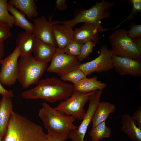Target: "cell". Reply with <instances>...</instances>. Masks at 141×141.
I'll use <instances>...</instances> for the list:
<instances>
[{"label": "cell", "mask_w": 141, "mask_h": 141, "mask_svg": "<svg viewBox=\"0 0 141 141\" xmlns=\"http://www.w3.org/2000/svg\"><path fill=\"white\" fill-rule=\"evenodd\" d=\"M36 84L35 87L23 92L22 96L26 99H41L54 103L67 99L74 90L73 84L55 77L40 79Z\"/></svg>", "instance_id": "1"}, {"label": "cell", "mask_w": 141, "mask_h": 141, "mask_svg": "<svg viewBox=\"0 0 141 141\" xmlns=\"http://www.w3.org/2000/svg\"><path fill=\"white\" fill-rule=\"evenodd\" d=\"M42 127L13 111L4 141H47Z\"/></svg>", "instance_id": "2"}, {"label": "cell", "mask_w": 141, "mask_h": 141, "mask_svg": "<svg viewBox=\"0 0 141 141\" xmlns=\"http://www.w3.org/2000/svg\"><path fill=\"white\" fill-rule=\"evenodd\" d=\"M95 4L89 9H75V16L71 20L63 21L55 20L52 21V23L53 24H65L73 29L76 25L84 22L95 26L100 32L109 30L102 26L101 20L110 17V10L115 5V2L107 0L95 1Z\"/></svg>", "instance_id": "3"}, {"label": "cell", "mask_w": 141, "mask_h": 141, "mask_svg": "<svg viewBox=\"0 0 141 141\" xmlns=\"http://www.w3.org/2000/svg\"><path fill=\"white\" fill-rule=\"evenodd\" d=\"M38 115L47 130L55 133L68 135L78 127L73 124L76 120L73 116L67 115L44 102L42 103V107L39 110Z\"/></svg>", "instance_id": "4"}, {"label": "cell", "mask_w": 141, "mask_h": 141, "mask_svg": "<svg viewBox=\"0 0 141 141\" xmlns=\"http://www.w3.org/2000/svg\"><path fill=\"white\" fill-rule=\"evenodd\" d=\"M113 55L118 57L141 60V38L132 39L124 28L117 29L109 36Z\"/></svg>", "instance_id": "5"}, {"label": "cell", "mask_w": 141, "mask_h": 141, "mask_svg": "<svg viewBox=\"0 0 141 141\" xmlns=\"http://www.w3.org/2000/svg\"><path fill=\"white\" fill-rule=\"evenodd\" d=\"M48 64L37 60L32 55L20 58L18 61L19 75L17 80L24 89L36 84L48 67Z\"/></svg>", "instance_id": "6"}, {"label": "cell", "mask_w": 141, "mask_h": 141, "mask_svg": "<svg viewBox=\"0 0 141 141\" xmlns=\"http://www.w3.org/2000/svg\"><path fill=\"white\" fill-rule=\"evenodd\" d=\"M96 91L84 93L74 90L69 98L61 101L54 108L67 115L72 116L76 119L82 120L86 113L84 106L89 101L90 96Z\"/></svg>", "instance_id": "7"}, {"label": "cell", "mask_w": 141, "mask_h": 141, "mask_svg": "<svg viewBox=\"0 0 141 141\" xmlns=\"http://www.w3.org/2000/svg\"><path fill=\"white\" fill-rule=\"evenodd\" d=\"M46 70L61 77L79 68L81 64L76 56L66 54L63 49L56 48V51Z\"/></svg>", "instance_id": "8"}, {"label": "cell", "mask_w": 141, "mask_h": 141, "mask_svg": "<svg viewBox=\"0 0 141 141\" xmlns=\"http://www.w3.org/2000/svg\"><path fill=\"white\" fill-rule=\"evenodd\" d=\"M20 56L19 47L16 46L13 51L2 60L0 81L2 84L10 86L17 80L19 73L18 60Z\"/></svg>", "instance_id": "9"}, {"label": "cell", "mask_w": 141, "mask_h": 141, "mask_svg": "<svg viewBox=\"0 0 141 141\" xmlns=\"http://www.w3.org/2000/svg\"><path fill=\"white\" fill-rule=\"evenodd\" d=\"M103 91H96L89 96L88 109L81 124L76 129L70 131L68 135V138L72 141H84L88 126L92 122L95 112L100 102Z\"/></svg>", "instance_id": "10"}, {"label": "cell", "mask_w": 141, "mask_h": 141, "mask_svg": "<svg viewBox=\"0 0 141 141\" xmlns=\"http://www.w3.org/2000/svg\"><path fill=\"white\" fill-rule=\"evenodd\" d=\"M100 51V54L97 57L91 61L81 64L79 66V68L86 76L94 72L100 73L113 68L111 50L108 49L107 45L104 44L101 47Z\"/></svg>", "instance_id": "11"}, {"label": "cell", "mask_w": 141, "mask_h": 141, "mask_svg": "<svg viewBox=\"0 0 141 141\" xmlns=\"http://www.w3.org/2000/svg\"><path fill=\"white\" fill-rule=\"evenodd\" d=\"M112 59L113 68L120 75L141 77V60L113 55Z\"/></svg>", "instance_id": "12"}, {"label": "cell", "mask_w": 141, "mask_h": 141, "mask_svg": "<svg viewBox=\"0 0 141 141\" xmlns=\"http://www.w3.org/2000/svg\"><path fill=\"white\" fill-rule=\"evenodd\" d=\"M51 19L52 16L50 17L48 21L44 15L34 18L33 33L36 37L57 48V46L54 38L53 24L51 21Z\"/></svg>", "instance_id": "13"}, {"label": "cell", "mask_w": 141, "mask_h": 141, "mask_svg": "<svg viewBox=\"0 0 141 141\" xmlns=\"http://www.w3.org/2000/svg\"><path fill=\"white\" fill-rule=\"evenodd\" d=\"M99 31L97 28L92 25L84 23L80 27L73 30L72 40L84 42L91 41L95 44L99 42Z\"/></svg>", "instance_id": "14"}, {"label": "cell", "mask_w": 141, "mask_h": 141, "mask_svg": "<svg viewBox=\"0 0 141 141\" xmlns=\"http://www.w3.org/2000/svg\"><path fill=\"white\" fill-rule=\"evenodd\" d=\"M56 48L36 37L33 53L38 61L48 64L55 54Z\"/></svg>", "instance_id": "15"}, {"label": "cell", "mask_w": 141, "mask_h": 141, "mask_svg": "<svg viewBox=\"0 0 141 141\" xmlns=\"http://www.w3.org/2000/svg\"><path fill=\"white\" fill-rule=\"evenodd\" d=\"M11 98L2 96L0 101V136L4 139L13 111Z\"/></svg>", "instance_id": "16"}, {"label": "cell", "mask_w": 141, "mask_h": 141, "mask_svg": "<svg viewBox=\"0 0 141 141\" xmlns=\"http://www.w3.org/2000/svg\"><path fill=\"white\" fill-rule=\"evenodd\" d=\"M36 37L33 33L21 32L17 34L16 40V46L19 47L20 58L27 57L33 53Z\"/></svg>", "instance_id": "17"}, {"label": "cell", "mask_w": 141, "mask_h": 141, "mask_svg": "<svg viewBox=\"0 0 141 141\" xmlns=\"http://www.w3.org/2000/svg\"><path fill=\"white\" fill-rule=\"evenodd\" d=\"M53 28L57 47L63 49L72 40L73 29L63 24H53Z\"/></svg>", "instance_id": "18"}, {"label": "cell", "mask_w": 141, "mask_h": 141, "mask_svg": "<svg viewBox=\"0 0 141 141\" xmlns=\"http://www.w3.org/2000/svg\"><path fill=\"white\" fill-rule=\"evenodd\" d=\"M121 130L128 138L133 141H141V129L135 124L131 116L127 114L121 117Z\"/></svg>", "instance_id": "19"}, {"label": "cell", "mask_w": 141, "mask_h": 141, "mask_svg": "<svg viewBox=\"0 0 141 141\" xmlns=\"http://www.w3.org/2000/svg\"><path fill=\"white\" fill-rule=\"evenodd\" d=\"M97 77L94 76L86 77L73 84L74 90L82 93H88L97 90H103L107 86L105 83L97 80Z\"/></svg>", "instance_id": "20"}, {"label": "cell", "mask_w": 141, "mask_h": 141, "mask_svg": "<svg viewBox=\"0 0 141 141\" xmlns=\"http://www.w3.org/2000/svg\"><path fill=\"white\" fill-rule=\"evenodd\" d=\"M116 110V107L114 104L106 101L100 102L92 120V128L101 122L106 121L109 114L114 113Z\"/></svg>", "instance_id": "21"}, {"label": "cell", "mask_w": 141, "mask_h": 141, "mask_svg": "<svg viewBox=\"0 0 141 141\" xmlns=\"http://www.w3.org/2000/svg\"><path fill=\"white\" fill-rule=\"evenodd\" d=\"M8 3L26 16L28 20L38 17L34 0H10Z\"/></svg>", "instance_id": "22"}, {"label": "cell", "mask_w": 141, "mask_h": 141, "mask_svg": "<svg viewBox=\"0 0 141 141\" xmlns=\"http://www.w3.org/2000/svg\"><path fill=\"white\" fill-rule=\"evenodd\" d=\"M8 10L14 18V25L19 27L27 33H33L34 25L25 17V15L16 9L12 5L8 3Z\"/></svg>", "instance_id": "23"}, {"label": "cell", "mask_w": 141, "mask_h": 141, "mask_svg": "<svg viewBox=\"0 0 141 141\" xmlns=\"http://www.w3.org/2000/svg\"><path fill=\"white\" fill-rule=\"evenodd\" d=\"M90 135L92 141H100L103 139L109 138L111 133V130L104 121L92 128Z\"/></svg>", "instance_id": "24"}, {"label": "cell", "mask_w": 141, "mask_h": 141, "mask_svg": "<svg viewBox=\"0 0 141 141\" xmlns=\"http://www.w3.org/2000/svg\"><path fill=\"white\" fill-rule=\"evenodd\" d=\"M7 0H0V22L11 28L14 25V18L7 9Z\"/></svg>", "instance_id": "25"}, {"label": "cell", "mask_w": 141, "mask_h": 141, "mask_svg": "<svg viewBox=\"0 0 141 141\" xmlns=\"http://www.w3.org/2000/svg\"><path fill=\"white\" fill-rule=\"evenodd\" d=\"M84 43L81 41L72 40L63 49V51L67 55L76 57L79 54Z\"/></svg>", "instance_id": "26"}, {"label": "cell", "mask_w": 141, "mask_h": 141, "mask_svg": "<svg viewBox=\"0 0 141 141\" xmlns=\"http://www.w3.org/2000/svg\"><path fill=\"white\" fill-rule=\"evenodd\" d=\"M86 77L83 72L78 68L61 77V79L71 82L73 84L86 78Z\"/></svg>", "instance_id": "27"}, {"label": "cell", "mask_w": 141, "mask_h": 141, "mask_svg": "<svg viewBox=\"0 0 141 141\" xmlns=\"http://www.w3.org/2000/svg\"><path fill=\"white\" fill-rule=\"evenodd\" d=\"M132 5V9L129 15L117 26L111 29L114 30L119 27L123 22L127 19L130 21L133 19L138 14L141 13V0H130L128 1Z\"/></svg>", "instance_id": "28"}, {"label": "cell", "mask_w": 141, "mask_h": 141, "mask_svg": "<svg viewBox=\"0 0 141 141\" xmlns=\"http://www.w3.org/2000/svg\"><path fill=\"white\" fill-rule=\"evenodd\" d=\"M95 44L93 42L90 40L84 43L82 46L79 54L76 56L80 62L89 56L92 52Z\"/></svg>", "instance_id": "29"}, {"label": "cell", "mask_w": 141, "mask_h": 141, "mask_svg": "<svg viewBox=\"0 0 141 141\" xmlns=\"http://www.w3.org/2000/svg\"><path fill=\"white\" fill-rule=\"evenodd\" d=\"M130 29L126 31L128 36L132 39L141 38V25H137L133 22H131L129 25Z\"/></svg>", "instance_id": "30"}, {"label": "cell", "mask_w": 141, "mask_h": 141, "mask_svg": "<svg viewBox=\"0 0 141 141\" xmlns=\"http://www.w3.org/2000/svg\"><path fill=\"white\" fill-rule=\"evenodd\" d=\"M10 28L0 22V42L4 41L12 36Z\"/></svg>", "instance_id": "31"}, {"label": "cell", "mask_w": 141, "mask_h": 141, "mask_svg": "<svg viewBox=\"0 0 141 141\" xmlns=\"http://www.w3.org/2000/svg\"><path fill=\"white\" fill-rule=\"evenodd\" d=\"M47 141H65L68 138V135L55 133L47 130Z\"/></svg>", "instance_id": "32"}, {"label": "cell", "mask_w": 141, "mask_h": 141, "mask_svg": "<svg viewBox=\"0 0 141 141\" xmlns=\"http://www.w3.org/2000/svg\"><path fill=\"white\" fill-rule=\"evenodd\" d=\"M132 118L136 126L141 129V106H139L133 113Z\"/></svg>", "instance_id": "33"}, {"label": "cell", "mask_w": 141, "mask_h": 141, "mask_svg": "<svg viewBox=\"0 0 141 141\" xmlns=\"http://www.w3.org/2000/svg\"><path fill=\"white\" fill-rule=\"evenodd\" d=\"M0 94L7 97L12 98L14 96L13 91L11 90L8 91L5 89L2 85L0 81Z\"/></svg>", "instance_id": "34"}, {"label": "cell", "mask_w": 141, "mask_h": 141, "mask_svg": "<svg viewBox=\"0 0 141 141\" xmlns=\"http://www.w3.org/2000/svg\"><path fill=\"white\" fill-rule=\"evenodd\" d=\"M65 0H57L56 1L55 7L57 10H64L67 8Z\"/></svg>", "instance_id": "35"}, {"label": "cell", "mask_w": 141, "mask_h": 141, "mask_svg": "<svg viewBox=\"0 0 141 141\" xmlns=\"http://www.w3.org/2000/svg\"><path fill=\"white\" fill-rule=\"evenodd\" d=\"M4 55V42H0V64Z\"/></svg>", "instance_id": "36"}, {"label": "cell", "mask_w": 141, "mask_h": 141, "mask_svg": "<svg viewBox=\"0 0 141 141\" xmlns=\"http://www.w3.org/2000/svg\"><path fill=\"white\" fill-rule=\"evenodd\" d=\"M0 141H4V139H2L0 136Z\"/></svg>", "instance_id": "37"}, {"label": "cell", "mask_w": 141, "mask_h": 141, "mask_svg": "<svg viewBox=\"0 0 141 141\" xmlns=\"http://www.w3.org/2000/svg\"><path fill=\"white\" fill-rule=\"evenodd\" d=\"M84 141H86L85 140H84Z\"/></svg>", "instance_id": "38"}]
</instances>
